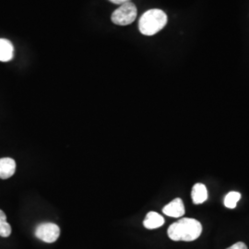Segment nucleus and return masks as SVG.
Returning a JSON list of instances; mask_svg holds the SVG:
<instances>
[{
    "mask_svg": "<svg viewBox=\"0 0 249 249\" xmlns=\"http://www.w3.org/2000/svg\"><path fill=\"white\" fill-rule=\"evenodd\" d=\"M202 232V225L192 218H183L170 225L168 236L173 241H191L197 239Z\"/></svg>",
    "mask_w": 249,
    "mask_h": 249,
    "instance_id": "nucleus-1",
    "label": "nucleus"
},
{
    "mask_svg": "<svg viewBox=\"0 0 249 249\" xmlns=\"http://www.w3.org/2000/svg\"><path fill=\"white\" fill-rule=\"evenodd\" d=\"M167 24V15L161 9L146 11L140 18L139 29L143 36H151L159 33Z\"/></svg>",
    "mask_w": 249,
    "mask_h": 249,
    "instance_id": "nucleus-2",
    "label": "nucleus"
},
{
    "mask_svg": "<svg viewBox=\"0 0 249 249\" xmlns=\"http://www.w3.org/2000/svg\"><path fill=\"white\" fill-rule=\"evenodd\" d=\"M138 15L137 7L132 2H127L121 5L112 14V21L116 25L125 26L133 23Z\"/></svg>",
    "mask_w": 249,
    "mask_h": 249,
    "instance_id": "nucleus-3",
    "label": "nucleus"
},
{
    "mask_svg": "<svg viewBox=\"0 0 249 249\" xmlns=\"http://www.w3.org/2000/svg\"><path fill=\"white\" fill-rule=\"evenodd\" d=\"M36 235L38 239L51 244L58 239L60 229L55 223H41L36 227Z\"/></svg>",
    "mask_w": 249,
    "mask_h": 249,
    "instance_id": "nucleus-4",
    "label": "nucleus"
},
{
    "mask_svg": "<svg viewBox=\"0 0 249 249\" xmlns=\"http://www.w3.org/2000/svg\"><path fill=\"white\" fill-rule=\"evenodd\" d=\"M162 213L174 218H179L185 214V206L181 198H175L170 203L164 206L162 209Z\"/></svg>",
    "mask_w": 249,
    "mask_h": 249,
    "instance_id": "nucleus-5",
    "label": "nucleus"
},
{
    "mask_svg": "<svg viewBox=\"0 0 249 249\" xmlns=\"http://www.w3.org/2000/svg\"><path fill=\"white\" fill-rule=\"evenodd\" d=\"M16 171V161L12 158H1L0 159V178L8 179L11 178Z\"/></svg>",
    "mask_w": 249,
    "mask_h": 249,
    "instance_id": "nucleus-6",
    "label": "nucleus"
},
{
    "mask_svg": "<svg viewBox=\"0 0 249 249\" xmlns=\"http://www.w3.org/2000/svg\"><path fill=\"white\" fill-rule=\"evenodd\" d=\"M14 47L8 39L0 38V61L9 62L13 58Z\"/></svg>",
    "mask_w": 249,
    "mask_h": 249,
    "instance_id": "nucleus-7",
    "label": "nucleus"
},
{
    "mask_svg": "<svg viewBox=\"0 0 249 249\" xmlns=\"http://www.w3.org/2000/svg\"><path fill=\"white\" fill-rule=\"evenodd\" d=\"M164 223V219L163 217L155 212H150L149 213L147 214L144 222H143V225L145 228L149 229V230H152V229H157L160 226H162Z\"/></svg>",
    "mask_w": 249,
    "mask_h": 249,
    "instance_id": "nucleus-8",
    "label": "nucleus"
},
{
    "mask_svg": "<svg viewBox=\"0 0 249 249\" xmlns=\"http://www.w3.org/2000/svg\"><path fill=\"white\" fill-rule=\"evenodd\" d=\"M191 196L194 204H201L205 202L208 198V191L207 187L201 183H197L193 188L191 192Z\"/></svg>",
    "mask_w": 249,
    "mask_h": 249,
    "instance_id": "nucleus-9",
    "label": "nucleus"
},
{
    "mask_svg": "<svg viewBox=\"0 0 249 249\" xmlns=\"http://www.w3.org/2000/svg\"><path fill=\"white\" fill-rule=\"evenodd\" d=\"M240 198L241 194L239 192L231 191L224 197V206L228 209H234Z\"/></svg>",
    "mask_w": 249,
    "mask_h": 249,
    "instance_id": "nucleus-10",
    "label": "nucleus"
},
{
    "mask_svg": "<svg viewBox=\"0 0 249 249\" xmlns=\"http://www.w3.org/2000/svg\"><path fill=\"white\" fill-rule=\"evenodd\" d=\"M11 234V226L7 222V216L0 210V236L9 237Z\"/></svg>",
    "mask_w": 249,
    "mask_h": 249,
    "instance_id": "nucleus-11",
    "label": "nucleus"
},
{
    "mask_svg": "<svg viewBox=\"0 0 249 249\" xmlns=\"http://www.w3.org/2000/svg\"><path fill=\"white\" fill-rule=\"evenodd\" d=\"M227 249H248V247L246 246L245 243L243 242H238L234 245H232L230 248H228Z\"/></svg>",
    "mask_w": 249,
    "mask_h": 249,
    "instance_id": "nucleus-12",
    "label": "nucleus"
},
{
    "mask_svg": "<svg viewBox=\"0 0 249 249\" xmlns=\"http://www.w3.org/2000/svg\"><path fill=\"white\" fill-rule=\"evenodd\" d=\"M110 2L116 4V5H123L124 3H127V2H130V0H109Z\"/></svg>",
    "mask_w": 249,
    "mask_h": 249,
    "instance_id": "nucleus-13",
    "label": "nucleus"
}]
</instances>
